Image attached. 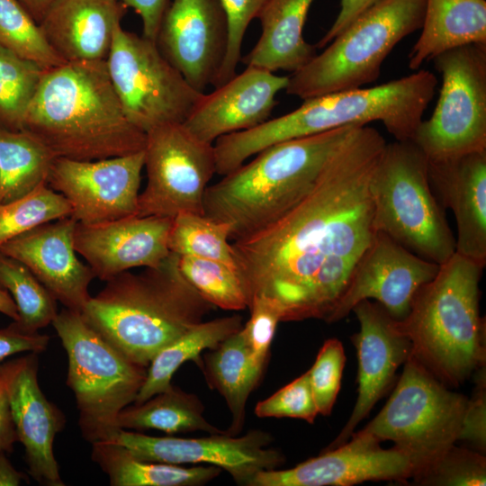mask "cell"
I'll return each mask as SVG.
<instances>
[{
    "label": "cell",
    "instance_id": "6da1fadb",
    "mask_svg": "<svg viewBox=\"0 0 486 486\" xmlns=\"http://www.w3.org/2000/svg\"><path fill=\"white\" fill-rule=\"evenodd\" d=\"M386 140L357 126L308 194L274 223L231 241L248 301L276 302L282 321L328 322L377 232L370 182Z\"/></svg>",
    "mask_w": 486,
    "mask_h": 486
},
{
    "label": "cell",
    "instance_id": "7a4b0ae2",
    "mask_svg": "<svg viewBox=\"0 0 486 486\" xmlns=\"http://www.w3.org/2000/svg\"><path fill=\"white\" fill-rule=\"evenodd\" d=\"M23 130L55 158L98 160L144 149L146 134L126 117L105 60L65 62L46 69Z\"/></svg>",
    "mask_w": 486,
    "mask_h": 486
},
{
    "label": "cell",
    "instance_id": "3957f363",
    "mask_svg": "<svg viewBox=\"0 0 486 486\" xmlns=\"http://www.w3.org/2000/svg\"><path fill=\"white\" fill-rule=\"evenodd\" d=\"M214 307L184 278L170 252L157 267L106 281L81 311L84 320L131 361L148 367L165 347Z\"/></svg>",
    "mask_w": 486,
    "mask_h": 486
},
{
    "label": "cell",
    "instance_id": "277c9868",
    "mask_svg": "<svg viewBox=\"0 0 486 486\" xmlns=\"http://www.w3.org/2000/svg\"><path fill=\"white\" fill-rule=\"evenodd\" d=\"M360 125L272 145L208 185L204 215L230 225V242L274 223L316 184L331 156Z\"/></svg>",
    "mask_w": 486,
    "mask_h": 486
},
{
    "label": "cell",
    "instance_id": "5b68a950",
    "mask_svg": "<svg viewBox=\"0 0 486 486\" xmlns=\"http://www.w3.org/2000/svg\"><path fill=\"white\" fill-rule=\"evenodd\" d=\"M483 266L456 252L415 294L399 320L411 355L447 386H459L485 365V319L479 310Z\"/></svg>",
    "mask_w": 486,
    "mask_h": 486
},
{
    "label": "cell",
    "instance_id": "8992f818",
    "mask_svg": "<svg viewBox=\"0 0 486 486\" xmlns=\"http://www.w3.org/2000/svg\"><path fill=\"white\" fill-rule=\"evenodd\" d=\"M436 85L433 73L418 69L376 86L309 98L297 109L251 129L248 140L260 151L283 141L375 121L382 122L395 140H411Z\"/></svg>",
    "mask_w": 486,
    "mask_h": 486
},
{
    "label": "cell",
    "instance_id": "52a82bcc",
    "mask_svg": "<svg viewBox=\"0 0 486 486\" xmlns=\"http://www.w3.org/2000/svg\"><path fill=\"white\" fill-rule=\"evenodd\" d=\"M376 231L441 265L455 238L428 176V159L410 140L386 143L370 182Z\"/></svg>",
    "mask_w": 486,
    "mask_h": 486
},
{
    "label": "cell",
    "instance_id": "ba28073f",
    "mask_svg": "<svg viewBox=\"0 0 486 486\" xmlns=\"http://www.w3.org/2000/svg\"><path fill=\"white\" fill-rule=\"evenodd\" d=\"M426 0H379L289 76L285 92L302 100L376 81L383 61L423 23Z\"/></svg>",
    "mask_w": 486,
    "mask_h": 486
},
{
    "label": "cell",
    "instance_id": "9c48e42d",
    "mask_svg": "<svg viewBox=\"0 0 486 486\" xmlns=\"http://www.w3.org/2000/svg\"><path fill=\"white\" fill-rule=\"evenodd\" d=\"M68 359L67 383L79 410V427L90 443L104 441L118 429L119 413L133 403L148 367L124 356L83 318L65 309L51 323Z\"/></svg>",
    "mask_w": 486,
    "mask_h": 486
},
{
    "label": "cell",
    "instance_id": "30bf717a",
    "mask_svg": "<svg viewBox=\"0 0 486 486\" xmlns=\"http://www.w3.org/2000/svg\"><path fill=\"white\" fill-rule=\"evenodd\" d=\"M467 400L410 355L386 404L362 431L408 454L413 478L458 441Z\"/></svg>",
    "mask_w": 486,
    "mask_h": 486
},
{
    "label": "cell",
    "instance_id": "8fae6325",
    "mask_svg": "<svg viewBox=\"0 0 486 486\" xmlns=\"http://www.w3.org/2000/svg\"><path fill=\"white\" fill-rule=\"evenodd\" d=\"M105 62L124 114L145 134L164 124L184 123L204 94L163 56L156 41L121 23Z\"/></svg>",
    "mask_w": 486,
    "mask_h": 486
},
{
    "label": "cell",
    "instance_id": "7c38bea8",
    "mask_svg": "<svg viewBox=\"0 0 486 486\" xmlns=\"http://www.w3.org/2000/svg\"><path fill=\"white\" fill-rule=\"evenodd\" d=\"M441 74L439 98L412 141L428 159L486 150V44H469L434 59Z\"/></svg>",
    "mask_w": 486,
    "mask_h": 486
},
{
    "label": "cell",
    "instance_id": "4fadbf2b",
    "mask_svg": "<svg viewBox=\"0 0 486 486\" xmlns=\"http://www.w3.org/2000/svg\"><path fill=\"white\" fill-rule=\"evenodd\" d=\"M143 150L147 184L139 195L138 215L204 214L205 191L216 174L213 144L176 122L148 131Z\"/></svg>",
    "mask_w": 486,
    "mask_h": 486
},
{
    "label": "cell",
    "instance_id": "5bb4252c",
    "mask_svg": "<svg viewBox=\"0 0 486 486\" xmlns=\"http://www.w3.org/2000/svg\"><path fill=\"white\" fill-rule=\"evenodd\" d=\"M106 442L125 447L138 459L172 464H206L230 474L236 483L249 486L256 474L278 468L284 458L271 447L266 431L254 429L243 436L226 432L198 438L152 436L118 428ZM100 442V441H99Z\"/></svg>",
    "mask_w": 486,
    "mask_h": 486
},
{
    "label": "cell",
    "instance_id": "9a60e30c",
    "mask_svg": "<svg viewBox=\"0 0 486 486\" xmlns=\"http://www.w3.org/2000/svg\"><path fill=\"white\" fill-rule=\"evenodd\" d=\"M144 150L98 160L55 158L46 184L68 202L82 224L138 215Z\"/></svg>",
    "mask_w": 486,
    "mask_h": 486
},
{
    "label": "cell",
    "instance_id": "2e32d148",
    "mask_svg": "<svg viewBox=\"0 0 486 486\" xmlns=\"http://www.w3.org/2000/svg\"><path fill=\"white\" fill-rule=\"evenodd\" d=\"M439 265L418 256L377 231L356 264L327 323L346 317L361 301L374 300L396 320L409 314L419 288L432 280Z\"/></svg>",
    "mask_w": 486,
    "mask_h": 486
},
{
    "label": "cell",
    "instance_id": "e0dca14e",
    "mask_svg": "<svg viewBox=\"0 0 486 486\" xmlns=\"http://www.w3.org/2000/svg\"><path fill=\"white\" fill-rule=\"evenodd\" d=\"M350 437L292 468L262 471L249 486H352L365 482H408L412 478L413 464L402 450L394 446L382 448L377 437L362 430Z\"/></svg>",
    "mask_w": 486,
    "mask_h": 486
},
{
    "label": "cell",
    "instance_id": "ac0fdd59",
    "mask_svg": "<svg viewBox=\"0 0 486 486\" xmlns=\"http://www.w3.org/2000/svg\"><path fill=\"white\" fill-rule=\"evenodd\" d=\"M229 28L220 0H171L156 43L196 90L215 86L228 48Z\"/></svg>",
    "mask_w": 486,
    "mask_h": 486
},
{
    "label": "cell",
    "instance_id": "d6986e66",
    "mask_svg": "<svg viewBox=\"0 0 486 486\" xmlns=\"http://www.w3.org/2000/svg\"><path fill=\"white\" fill-rule=\"evenodd\" d=\"M352 311L359 322V331L351 338L358 360V395L348 420L326 449L338 446L350 438L357 425L387 392L397 369L412 353L411 341L399 320L380 303L364 300Z\"/></svg>",
    "mask_w": 486,
    "mask_h": 486
},
{
    "label": "cell",
    "instance_id": "ffe728a7",
    "mask_svg": "<svg viewBox=\"0 0 486 486\" xmlns=\"http://www.w3.org/2000/svg\"><path fill=\"white\" fill-rule=\"evenodd\" d=\"M36 353L3 363L0 381L8 399L18 440L23 445L30 474L41 484L64 485L53 442L64 424L61 412L38 383Z\"/></svg>",
    "mask_w": 486,
    "mask_h": 486
},
{
    "label": "cell",
    "instance_id": "44dd1931",
    "mask_svg": "<svg viewBox=\"0 0 486 486\" xmlns=\"http://www.w3.org/2000/svg\"><path fill=\"white\" fill-rule=\"evenodd\" d=\"M171 218L133 215L97 224L77 222L74 246L94 276L108 281L136 267H157L169 256Z\"/></svg>",
    "mask_w": 486,
    "mask_h": 486
},
{
    "label": "cell",
    "instance_id": "7402d4cb",
    "mask_svg": "<svg viewBox=\"0 0 486 486\" xmlns=\"http://www.w3.org/2000/svg\"><path fill=\"white\" fill-rule=\"evenodd\" d=\"M71 216L37 226L0 246V251L25 265L52 297L66 309L81 312L95 277L76 256Z\"/></svg>",
    "mask_w": 486,
    "mask_h": 486
},
{
    "label": "cell",
    "instance_id": "603a6c76",
    "mask_svg": "<svg viewBox=\"0 0 486 486\" xmlns=\"http://www.w3.org/2000/svg\"><path fill=\"white\" fill-rule=\"evenodd\" d=\"M289 76L247 66L224 84L203 94L184 122L199 140L213 144L219 138L252 129L267 121L285 90Z\"/></svg>",
    "mask_w": 486,
    "mask_h": 486
},
{
    "label": "cell",
    "instance_id": "cb8c5ba5",
    "mask_svg": "<svg viewBox=\"0 0 486 486\" xmlns=\"http://www.w3.org/2000/svg\"><path fill=\"white\" fill-rule=\"evenodd\" d=\"M428 159V158H427ZM431 189L455 218V252L486 265V150L428 159Z\"/></svg>",
    "mask_w": 486,
    "mask_h": 486
},
{
    "label": "cell",
    "instance_id": "d4e9b609",
    "mask_svg": "<svg viewBox=\"0 0 486 486\" xmlns=\"http://www.w3.org/2000/svg\"><path fill=\"white\" fill-rule=\"evenodd\" d=\"M125 8L118 0H53L39 25L64 62L105 60Z\"/></svg>",
    "mask_w": 486,
    "mask_h": 486
},
{
    "label": "cell",
    "instance_id": "484cf974",
    "mask_svg": "<svg viewBox=\"0 0 486 486\" xmlns=\"http://www.w3.org/2000/svg\"><path fill=\"white\" fill-rule=\"evenodd\" d=\"M313 0H269L257 19L261 35L244 57L246 66L272 72H296L316 55V47L303 37V28Z\"/></svg>",
    "mask_w": 486,
    "mask_h": 486
},
{
    "label": "cell",
    "instance_id": "4316f807",
    "mask_svg": "<svg viewBox=\"0 0 486 486\" xmlns=\"http://www.w3.org/2000/svg\"><path fill=\"white\" fill-rule=\"evenodd\" d=\"M420 29L409 54V68L413 70L449 50L486 44V1L426 0Z\"/></svg>",
    "mask_w": 486,
    "mask_h": 486
},
{
    "label": "cell",
    "instance_id": "83f0119b",
    "mask_svg": "<svg viewBox=\"0 0 486 486\" xmlns=\"http://www.w3.org/2000/svg\"><path fill=\"white\" fill-rule=\"evenodd\" d=\"M92 459L108 475L112 486H202L218 477L214 465L185 467L136 458L121 445L92 444Z\"/></svg>",
    "mask_w": 486,
    "mask_h": 486
},
{
    "label": "cell",
    "instance_id": "f1b7e54d",
    "mask_svg": "<svg viewBox=\"0 0 486 486\" xmlns=\"http://www.w3.org/2000/svg\"><path fill=\"white\" fill-rule=\"evenodd\" d=\"M203 410L196 395L171 385L141 403L125 407L117 417L116 426L122 429H158L166 434L226 432L208 422Z\"/></svg>",
    "mask_w": 486,
    "mask_h": 486
},
{
    "label": "cell",
    "instance_id": "f546056e",
    "mask_svg": "<svg viewBox=\"0 0 486 486\" xmlns=\"http://www.w3.org/2000/svg\"><path fill=\"white\" fill-rule=\"evenodd\" d=\"M243 327L242 318L232 315L202 321L191 328L150 362L146 380L133 403H141L157 393L167 390L175 372L186 361L202 364L200 355L217 346Z\"/></svg>",
    "mask_w": 486,
    "mask_h": 486
},
{
    "label": "cell",
    "instance_id": "4dcf8cb0",
    "mask_svg": "<svg viewBox=\"0 0 486 486\" xmlns=\"http://www.w3.org/2000/svg\"><path fill=\"white\" fill-rule=\"evenodd\" d=\"M208 382L224 398L232 421L227 433L238 435L245 421L248 398L260 377L255 373L241 331L234 333L204 356Z\"/></svg>",
    "mask_w": 486,
    "mask_h": 486
},
{
    "label": "cell",
    "instance_id": "1f68e13d",
    "mask_svg": "<svg viewBox=\"0 0 486 486\" xmlns=\"http://www.w3.org/2000/svg\"><path fill=\"white\" fill-rule=\"evenodd\" d=\"M54 155L26 130L0 129V203L46 183Z\"/></svg>",
    "mask_w": 486,
    "mask_h": 486
},
{
    "label": "cell",
    "instance_id": "d6a6232c",
    "mask_svg": "<svg viewBox=\"0 0 486 486\" xmlns=\"http://www.w3.org/2000/svg\"><path fill=\"white\" fill-rule=\"evenodd\" d=\"M0 287L13 298L18 311L17 326L25 332H38L52 323L56 300L19 260L0 251Z\"/></svg>",
    "mask_w": 486,
    "mask_h": 486
},
{
    "label": "cell",
    "instance_id": "836d02e7",
    "mask_svg": "<svg viewBox=\"0 0 486 486\" xmlns=\"http://www.w3.org/2000/svg\"><path fill=\"white\" fill-rule=\"evenodd\" d=\"M230 232L227 222L204 214L180 213L172 219L168 248L178 256L216 260L237 269Z\"/></svg>",
    "mask_w": 486,
    "mask_h": 486
},
{
    "label": "cell",
    "instance_id": "e575fe53",
    "mask_svg": "<svg viewBox=\"0 0 486 486\" xmlns=\"http://www.w3.org/2000/svg\"><path fill=\"white\" fill-rule=\"evenodd\" d=\"M46 69L0 45V129L21 130Z\"/></svg>",
    "mask_w": 486,
    "mask_h": 486
},
{
    "label": "cell",
    "instance_id": "d590c367",
    "mask_svg": "<svg viewBox=\"0 0 486 486\" xmlns=\"http://www.w3.org/2000/svg\"><path fill=\"white\" fill-rule=\"evenodd\" d=\"M178 267L198 293L213 307L225 310L248 308L236 268L220 261L191 256H178Z\"/></svg>",
    "mask_w": 486,
    "mask_h": 486
},
{
    "label": "cell",
    "instance_id": "8d00e7d4",
    "mask_svg": "<svg viewBox=\"0 0 486 486\" xmlns=\"http://www.w3.org/2000/svg\"><path fill=\"white\" fill-rule=\"evenodd\" d=\"M71 213L66 198L43 183L22 197L0 203V246L37 226Z\"/></svg>",
    "mask_w": 486,
    "mask_h": 486
},
{
    "label": "cell",
    "instance_id": "74e56055",
    "mask_svg": "<svg viewBox=\"0 0 486 486\" xmlns=\"http://www.w3.org/2000/svg\"><path fill=\"white\" fill-rule=\"evenodd\" d=\"M0 45L44 69L65 63L18 0H0Z\"/></svg>",
    "mask_w": 486,
    "mask_h": 486
},
{
    "label": "cell",
    "instance_id": "f35d334b",
    "mask_svg": "<svg viewBox=\"0 0 486 486\" xmlns=\"http://www.w3.org/2000/svg\"><path fill=\"white\" fill-rule=\"evenodd\" d=\"M411 481L426 486H484L486 458L479 451L454 445Z\"/></svg>",
    "mask_w": 486,
    "mask_h": 486
},
{
    "label": "cell",
    "instance_id": "ab89813d",
    "mask_svg": "<svg viewBox=\"0 0 486 486\" xmlns=\"http://www.w3.org/2000/svg\"><path fill=\"white\" fill-rule=\"evenodd\" d=\"M248 309L250 317L240 331L251 365L261 377L276 326L282 321V312L274 301L262 295L252 297Z\"/></svg>",
    "mask_w": 486,
    "mask_h": 486
},
{
    "label": "cell",
    "instance_id": "60d3db41",
    "mask_svg": "<svg viewBox=\"0 0 486 486\" xmlns=\"http://www.w3.org/2000/svg\"><path fill=\"white\" fill-rule=\"evenodd\" d=\"M345 364L346 355L341 341L327 339L308 371L319 414L328 416L331 413L340 390Z\"/></svg>",
    "mask_w": 486,
    "mask_h": 486
},
{
    "label": "cell",
    "instance_id": "b9f144b4",
    "mask_svg": "<svg viewBox=\"0 0 486 486\" xmlns=\"http://www.w3.org/2000/svg\"><path fill=\"white\" fill-rule=\"evenodd\" d=\"M258 418H292L312 424L319 411L310 383L308 371L276 392L256 403Z\"/></svg>",
    "mask_w": 486,
    "mask_h": 486
},
{
    "label": "cell",
    "instance_id": "7bdbcfd3",
    "mask_svg": "<svg viewBox=\"0 0 486 486\" xmlns=\"http://www.w3.org/2000/svg\"><path fill=\"white\" fill-rule=\"evenodd\" d=\"M225 10L229 39L226 57L217 78V87L236 74L237 67L241 60V48L244 36L249 23L258 17L269 0H220Z\"/></svg>",
    "mask_w": 486,
    "mask_h": 486
},
{
    "label": "cell",
    "instance_id": "ee69618b",
    "mask_svg": "<svg viewBox=\"0 0 486 486\" xmlns=\"http://www.w3.org/2000/svg\"><path fill=\"white\" fill-rule=\"evenodd\" d=\"M475 386L467 400L458 440L469 443L476 451L486 450V372L485 365L474 373Z\"/></svg>",
    "mask_w": 486,
    "mask_h": 486
},
{
    "label": "cell",
    "instance_id": "f6af8a7d",
    "mask_svg": "<svg viewBox=\"0 0 486 486\" xmlns=\"http://www.w3.org/2000/svg\"><path fill=\"white\" fill-rule=\"evenodd\" d=\"M50 338L39 332H25L14 321L0 329V365L10 356L20 352L40 353L47 348Z\"/></svg>",
    "mask_w": 486,
    "mask_h": 486
},
{
    "label": "cell",
    "instance_id": "bcb514c9",
    "mask_svg": "<svg viewBox=\"0 0 486 486\" xmlns=\"http://www.w3.org/2000/svg\"><path fill=\"white\" fill-rule=\"evenodd\" d=\"M126 7L132 8L142 22L145 38L156 41L158 29L171 0H118Z\"/></svg>",
    "mask_w": 486,
    "mask_h": 486
},
{
    "label": "cell",
    "instance_id": "7dc6e473",
    "mask_svg": "<svg viewBox=\"0 0 486 486\" xmlns=\"http://www.w3.org/2000/svg\"><path fill=\"white\" fill-rule=\"evenodd\" d=\"M378 1L379 0H340V10L335 21L315 47L317 49L325 48L356 17Z\"/></svg>",
    "mask_w": 486,
    "mask_h": 486
},
{
    "label": "cell",
    "instance_id": "c3c4849f",
    "mask_svg": "<svg viewBox=\"0 0 486 486\" xmlns=\"http://www.w3.org/2000/svg\"><path fill=\"white\" fill-rule=\"evenodd\" d=\"M18 440L8 399L4 391L0 392V454H5L13 448Z\"/></svg>",
    "mask_w": 486,
    "mask_h": 486
},
{
    "label": "cell",
    "instance_id": "681fc988",
    "mask_svg": "<svg viewBox=\"0 0 486 486\" xmlns=\"http://www.w3.org/2000/svg\"><path fill=\"white\" fill-rule=\"evenodd\" d=\"M23 478V474L14 469L4 454H0V486L20 485Z\"/></svg>",
    "mask_w": 486,
    "mask_h": 486
},
{
    "label": "cell",
    "instance_id": "f907efd6",
    "mask_svg": "<svg viewBox=\"0 0 486 486\" xmlns=\"http://www.w3.org/2000/svg\"><path fill=\"white\" fill-rule=\"evenodd\" d=\"M53 0H18L37 23H40Z\"/></svg>",
    "mask_w": 486,
    "mask_h": 486
},
{
    "label": "cell",
    "instance_id": "816d5d0a",
    "mask_svg": "<svg viewBox=\"0 0 486 486\" xmlns=\"http://www.w3.org/2000/svg\"><path fill=\"white\" fill-rule=\"evenodd\" d=\"M0 313L11 318L14 321L18 320L16 305L9 292L0 287Z\"/></svg>",
    "mask_w": 486,
    "mask_h": 486
},
{
    "label": "cell",
    "instance_id": "f5cc1de1",
    "mask_svg": "<svg viewBox=\"0 0 486 486\" xmlns=\"http://www.w3.org/2000/svg\"><path fill=\"white\" fill-rule=\"evenodd\" d=\"M3 390V386H2V383H1V381H0V392H2Z\"/></svg>",
    "mask_w": 486,
    "mask_h": 486
}]
</instances>
